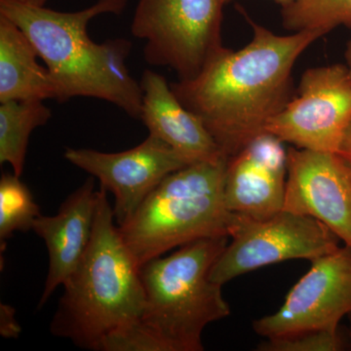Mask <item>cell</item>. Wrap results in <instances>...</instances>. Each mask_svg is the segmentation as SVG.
<instances>
[{"mask_svg": "<svg viewBox=\"0 0 351 351\" xmlns=\"http://www.w3.org/2000/svg\"><path fill=\"white\" fill-rule=\"evenodd\" d=\"M242 13L253 29L250 43L237 51L226 48L193 80L170 84L228 158L267 133L269 120L290 101L295 61L323 36L316 31L277 36Z\"/></svg>", "mask_w": 351, "mask_h": 351, "instance_id": "cell-1", "label": "cell"}, {"mask_svg": "<svg viewBox=\"0 0 351 351\" xmlns=\"http://www.w3.org/2000/svg\"><path fill=\"white\" fill-rule=\"evenodd\" d=\"M128 0H98L76 12H60L18 0H0V15L24 32L49 69L58 101L100 99L140 119L143 92L126 66L132 44L124 38L97 43L87 27L101 14L123 12Z\"/></svg>", "mask_w": 351, "mask_h": 351, "instance_id": "cell-2", "label": "cell"}, {"mask_svg": "<svg viewBox=\"0 0 351 351\" xmlns=\"http://www.w3.org/2000/svg\"><path fill=\"white\" fill-rule=\"evenodd\" d=\"M108 191H98L91 240L51 321L54 336L101 351L110 337L140 322L145 292L140 267L114 223Z\"/></svg>", "mask_w": 351, "mask_h": 351, "instance_id": "cell-3", "label": "cell"}, {"mask_svg": "<svg viewBox=\"0 0 351 351\" xmlns=\"http://www.w3.org/2000/svg\"><path fill=\"white\" fill-rule=\"evenodd\" d=\"M228 237L195 240L140 267L145 292L141 325L159 351H202V334L230 314L223 286L210 279Z\"/></svg>", "mask_w": 351, "mask_h": 351, "instance_id": "cell-4", "label": "cell"}, {"mask_svg": "<svg viewBox=\"0 0 351 351\" xmlns=\"http://www.w3.org/2000/svg\"><path fill=\"white\" fill-rule=\"evenodd\" d=\"M228 157L189 164L167 176L119 226L138 267L176 247L230 237L235 214L225 201Z\"/></svg>", "mask_w": 351, "mask_h": 351, "instance_id": "cell-5", "label": "cell"}, {"mask_svg": "<svg viewBox=\"0 0 351 351\" xmlns=\"http://www.w3.org/2000/svg\"><path fill=\"white\" fill-rule=\"evenodd\" d=\"M223 0H138L131 32L144 40L145 61L191 80L226 49Z\"/></svg>", "mask_w": 351, "mask_h": 351, "instance_id": "cell-6", "label": "cell"}, {"mask_svg": "<svg viewBox=\"0 0 351 351\" xmlns=\"http://www.w3.org/2000/svg\"><path fill=\"white\" fill-rule=\"evenodd\" d=\"M230 237L232 242L210 272V279L221 286L274 263L298 258L313 262L341 247V240L324 223L285 210L265 219L235 214Z\"/></svg>", "mask_w": 351, "mask_h": 351, "instance_id": "cell-7", "label": "cell"}, {"mask_svg": "<svg viewBox=\"0 0 351 351\" xmlns=\"http://www.w3.org/2000/svg\"><path fill=\"white\" fill-rule=\"evenodd\" d=\"M351 124V77L341 64L307 69L297 97L267 123V133L309 151L339 154Z\"/></svg>", "mask_w": 351, "mask_h": 351, "instance_id": "cell-8", "label": "cell"}, {"mask_svg": "<svg viewBox=\"0 0 351 351\" xmlns=\"http://www.w3.org/2000/svg\"><path fill=\"white\" fill-rule=\"evenodd\" d=\"M351 314V248L339 247L311 262L308 271L289 291L276 313L254 321L265 339L306 332H339Z\"/></svg>", "mask_w": 351, "mask_h": 351, "instance_id": "cell-9", "label": "cell"}, {"mask_svg": "<svg viewBox=\"0 0 351 351\" xmlns=\"http://www.w3.org/2000/svg\"><path fill=\"white\" fill-rule=\"evenodd\" d=\"M64 158L92 177L114 196L113 215L117 226L125 223L154 189L175 171L189 165L156 136L120 152L66 149Z\"/></svg>", "mask_w": 351, "mask_h": 351, "instance_id": "cell-10", "label": "cell"}, {"mask_svg": "<svg viewBox=\"0 0 351 351\" xmlns=\"http://www.w3.org/2000/svg\"><path fill=\"white\" fill-rule=\"evenodd\" d=\"M283 210L317 219L351 248V169L343 157L290 147Z\"/></svg>", "mask_w": 351, "mask_h": 351, "instance_id": "cell-11", "label": "cell"}, {"mask_svg": "<svg viewBox=\"0 0 351 351\" xmlns=\"http://www.w3.org/2000/svg\"><path fill=\"white\" fill-rule=\"evenodd\" d=\"M283 144L265 133L228 158L223 191L228 211L255 219L282 211L287 179Z\"/></svg>", "mask_w": 351, "mask_h": 351, "instance_id": "cell-12", "label": "cell"}, {"mask_svg": "<svg viewBox=\"0 0 351 351\" xmlns=\"http://www.w3.org/2000/svg\"><path fill=\"white\" fill-rule=\"evenodd\" d=\"M98 191L94 177L71 193L55 216L40 215L32 230L43 240L49 269L38 308L45 306L59 286L64 285L80 263L93 233Z\"/></svg>", "mask_w": 351, "mask_h": 351, "instance_id": "cell-13", "label": "cell"}, {"mask_svg": "<svg viewBox=\"0 0 351 351\" xmlns=\"http://www.w3.org/2000/svg\"><path fill=\"white\" fill-rule=\"evenodd\" d=\"M142 113L140 119L188 164L228 157L221 152L199 117L177 98L163 75L145 69L141 80Z\"/></svg>", "mask_w": 351, "mask_h": 351, "instance_id": "cell-14", "label": "cell"}, {"mask_svg": "<svg viewBox=\"0 0 351 351\" xmlns=\"http://www.w3.org/2000/svg\"><path fill=\"white\" fill-rule=\"evenodd\" d=\"M38 58L24 32L0 15V103L58 101L56 83L49 69L38 64Z\"/></svg>", "mask_w": 351, "mask_h": 351, "instance_id": "cell-15", "label": "cell"}, {"mask_svg": "<svg viewBox=\"0 0 351 351\" xmlns=\"http://www.w3.org/2000/svg\"><path fill=\"white\" fill-rule=\"evenodd\" d=\"M52 117L43 101H8L0 103V163H8L21 177L32 131Z\"/></svg>", "mask_w": 351, "mask_h": 351, "instance_id": "cell-16", "label": "cell"}, {"mask_svg": "<svg viewBox=\"0 0 351 351\" xmlns=\"http://www.w3.org/2000/svg\"><path fill=\"white\" fill-rule=\"evenodd\" d=\"M289 31H316L323 36L339 25L351 27V0H294L282 6Z\"/></svg>", "mask_w": 351, "mask_h": 351, "instance_id": "cell-17", "label": "cell"}, {"mask_svg": "<svg viewBox=\"0 0 351 351\" xmlns=\"http://www.w3.org/2000/svg\"><path fill=\"white\" fill-rule=\"evenodd\" d=\"M40 207L34 201L31 191L15 174H3L0 179V245L1 251L6 241L17 232L32 230L40 216Z\"/></svg>", "mask_w": 351, "mask_h": 351, "instance_id": "cell-18", "label": "cell"}, {"mask_svg": "<svg viewBox=\"0 0 351 351\" xmlns=\"http://www.w3.org/2000/svg\"><path fill=\"white\" fill-rule=\"evenodd\" d=\"M345 346L339 332H306L280 338L265 339L260 351H339Z\"/></svg>", "mask_w": 351, "mask_h": 351, "instance_id": "cell-19", "label": "cell"}, {"mask_svg": "<svg viewBox=\"0 0 351 351\" xmlns=\"http://www.w3.org/2000/svg\"><path fill=\"white\" fill-rule=\"evenodd\" d=\"M339 154L343 157L351 169V124L348 132H346L345 140H343Z\"/></svg>", "mask_w": 351, "mask_h": 351, "instance_id": "cell-20", "label": "cell"}, {"mask_svg": "<svg viewBox=\"0 0 351 351\" xmlns=\"http://www.w3.org/2000/svg\"><path fill=\"white\" fill-rule=\"evenodd\" d=\"M18 1L23 2V3L32 4V5L44 6L47 0H18Z\"/></svg>", "mask_w": 351, "mask_h": 351, "instance_id": "cell-21", "label": "cell"}, {"mask_svg": "<svg viewBox=\"0 0 351 351\" xmlns=\"http://www.w3.org/2000/svg\"><path fill=\"white\" fill-rule=\"evenodd\" d=\"M346 62H348V71H350V75L351 77V41L348 43V49H346Z\"/></svg>", "mask_w": 351, "mask_h": 351, "instance_id": "cell-22", "label": "cell"}, {"mask_svg": "<svg viewBox=\"0 0 351 351\" xmlns=\"http://www.w3.org/2000/svg\"><path fill=\"white\" fill-rule=\"evenodd\" d=\"M225 3H230V2L233 1V0H223ZM277 3L281 4V6L285 5V4L290 3V2L294 1V0H274Z\"/></svg>", "mask_w": 351, "mask_h": 351, "instance_id": "cell-23", "label": "cell"}, {"mask_svg": "<svg viewBox=\"0 0 351 351\" xmlns=\"http://www.w3.org/2000/svg\"><path fill=\"white\" fill-rule=\"evenodd\" d=\"M348 318H350V330H351V314L348 315Z\"/></svg>", "mask_w": 351, "mask_h": 351, "instance_id": "cell-24", "label": "cell"}]
</instances>
